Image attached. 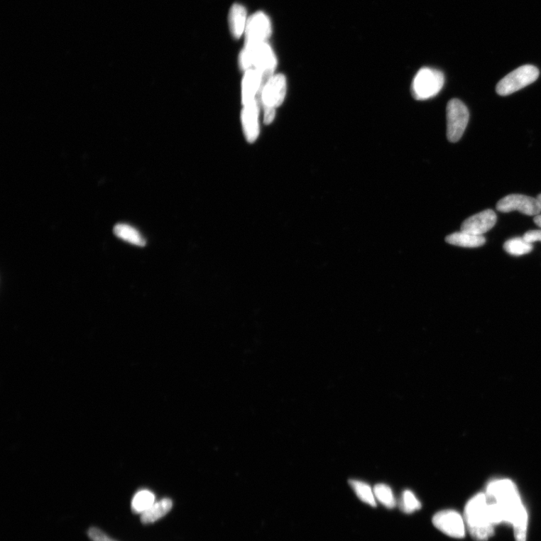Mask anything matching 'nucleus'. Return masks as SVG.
Wrapping results in <instances>:
<instances>
[{
    "mask_svg": "<svg viewBox=\"0 0 541 541\" xmlns=\"http://www.w3.org/2000/svg\"><path fill=\"white\" fill-rule=\"evenodd\" d=\"M485 494L493 525H512L515 540L526 541L529 514L517 485L510 479L493 480L488 483Z\"/></svg>",
    "mask_w": 541,
    "mask_h": 541,
    "instance_id": "nucleus-1",
    "label": "nucleus"
},
{
    "mask_svg": "<svg viewBox=\"0 0 541 541\" xmlns=\"http://www.w3.org/2000/svg\"><path fill=\"white\" fill-rule=\"evenodd\" d=\"M464 520L471 537L476 541H487L495 534L488 510L485 493L474 496L466 506Z\"/></svg>",
    "mask_w": 541,
    "mask_h": 541,
    "instance_id": "nucleus-2",
    "label": "nucleus"
},
{
    "mask_svg": "<svg viewBox=\"0 0 541 541\" xmlns=\"http://www.w3.org/2000/svg\"><path fill=\"white\" fill-rule=\"evenodd\" d=\"M241 67L244 70L258 71L263 77V85L273 77L276 67L273 50L266 43L246 45L240 56Z\"/></svg>",
    "mask_w": 541,
    "mask_h": 541,
    "instance_id": "nucleus-3",
    "label": "nucleus"
},
{
    "mask_svg": "<svg viewBox=\"0 0 541 541\" xmlns=\"http://www.w3.org/2000/svg\"><path fill=\"white\" fill-rule=\"evenodd\" d=\"M444 84V75L437 70L424 67L415 77L411 93L417 100H426L439 94Z\"/></svg>",
    "mask_w": 541,
    "mask_h": 541,
    "instance_id": "nucleus-4",
    "label": "nucleus"
},
{
    "mask_svg": "<svg viewBox=\"0 0 541 541\" xmlns=\"http://www.w3.org/2000/svg\"><path fill=\"white\" fill-rule=\"evenodd\" d=\"M539 75V70L536 67L522 66L507 75L498 83L496 92L502 97L510 95L537 81Z\"/></svg>",
    "mask_w": 541,
    "mask_h": 541,
    "instance_id": "nucleus-5",
    "label": "nucleus"
},
{
    "mask_svg": "<svg viewBox=\"0 0 541 541\" xmlns=\"http://www.w3.org/2000/svg\"><path fill=\"white\" fill-rule=\"evenodd\" d=\"M469 111L467 106L458 99L449 101L447 106V136L450 143H457L460 140L469 121Z\"/></svg>",
    "mask_w": 541,
    "mask_h": 541,
    "instance_id": "nucleus-6",
    "label": "nucleus"
},
{
    "mask_svg": "<svg viewBox=\"0 0 541 541\" xmlns=\"http://www.w3.org/2000/svg\"><path fill=\"white\" fill-rule=\"evenodd\" d=\"M432 523L437 530L454 538L466 537V525L461 515L454 510H445L437 513Z\"/></svg>",
    "mask_w": 541,
    "mask_h": 541,
    "instance_id": "nucleus-7",
    "label": "nucleus"
},
{
    "mask_svg": "<svg viewBox=\"0 0 541 541\" xmlns=\"http://www.w3.org/2000/svg\"><path fill=\"white\" fill-rule=\"evenodd\" d=\"M496 209L503 213L518 211L525 215L537 216L541 212V205L537 199L520 195H511L499 200L496 204Z\"/></svg>",
    "mask_w": 541,
    "mask_h": 541,
    "instance_id": "nucleus-8",
    "label": "nucleus"
},
{
    "mask_svg": "<svg viewBox=\"0 0 541 541\" xmlns=\"http://www.w3.org/2000/svg\"><path fill=\"white\" fill-rule=\"evenodd\" d=\"M272 33V24L263 12H257L248 18L246 32V45L266 43Z\"/></svg>",
    "mask_w": 541,
    "mask_h": 541,
    "instance_id": "nucleus-9",
    "label": "nucleus"
},
{
    "mask_svg": "<svg viewBox=\"0 0 541 541\" xmlns=\"http://www.w3.org/2000/svg\"><path fill=\"white\" fill-rule=\"evenodd\" d=\"M287 92L285 77L282 75L273 76L263 86L262 99L265 109H275L285 100Z\"/></svg>",
    "mask_w": 541,
    "mask_h": 541,
    "instance_id": "nucleus-10",
    "label": "nucleus"
},
{
    "mask_svg": "<svg viewBox=\"0 0 541 541\" xmlns=\"http://www.w3.org/2000/svg\"><path fill=\"white\" fill-rule=\"evenodd\" d=\"M496 222V214L488 209L466 219L461 226V231L474 236H482L493 229Z\"/></svg>",
    "mask_w": 541,
    "mask_h": 541,
    "instance_id": "nucleus-11",
    "label": "nucleus"
},
{
    "mask_svg": "<svg viewBox=\"0 0 541 541\" xmlns=\"http://www.w3.org/2000/svg\"><path fill=\"white\" fill-rule=\"evenodd\" d=\"M258 114V104L256 99L244 106L242 124L244 133L250 143H253L259 134Z\"/></svg>",
    "mask_w": 541,
    "mask_h": 541,
    "instance_id": "nucleus-12",
    "label": "nucleus"
},
{
    "mask_svg": "<svg viewBox=\"0 0 541 541\" xmlns=\"http://www.w3.org/2000/svg\"><path fill=\"white\" fill-rule=\"evenodd\" d=\"M263 86L262 75L256 70L246 71L242 85V101L244 106L255 100V97Z\"/></svg>",
    "mask_w": 541,
    "mask_h": 541,
    "instance_id": "nucleus-13",
    "label": "nucleus"
},
{
    "mask_svg": "<svg viewBox=\"0 0 541 541\" xmlns=\"http://www.w3.org/2000/svg\"><path fill=\"white\" fill-rule=\"evenodd\" d=\"M248 21L246 8L240 4H235L231 6L229 11V23L231 33L235 38L241 37L246 32Z\"/></svg>",
    "mask_w": 541,
    "mask_h": 541,
    "instance_id": "nucleus-14",
    "label": "nucleus"
},
{
    "mask_svg": "<svg viewBox=\"0 0 541 541\" xmlns=\"http://www.w3.org/2000/svg\"><path fill=\"white\" fill-rule=\"evenodd\" d=\"M446 241L463 248H479L485 244L486 239L483 236H474L461 231L447 236Z\"/></svg>",
    "mask_w": 541,
    "mask_h": 541,
    "instance_id": "nucleus-15",
    "label": "nucleus"
},
{
    "mask_svg": "<svg viewBox=\"0 0 541 541\" xmlns=\"http://www.w3.org/2000/svg\"><path fill=\"white\" fill-rule=\"evenodd\" d=\"M114 234L119 239L136 246L144 247L146 244V240L131 225L119 224L114 226Z\"/></svg>",
    "mask_w": 541,
    "mask_h": 541,
    "instance_id": "nucleus-16",
    "label": "nucleus"
},
{
    "mask_svg": "<svg viewBox=\"0 0 541 541\" xmlns=\"http://www.w3.org/2000/svg\"><path fill=\"white\" fill-rule=\"evenodd\" d=\"M173 507V502L170 499L165 498L153 504L148 510L141 515V520L144 524L152 523L168 513Z\"/></svg>",
    "mask_w": 541,
    "mask_h": 541,
    "instance_id": "nucleus-17",
    "label": "nucleus"
},
{
    "mask_svg": "<svg viewBox=\"0 0 541 541\" xmlns=\"http://www.w3.org/2000/svg\"><path fill=\"white\" fill-rule=\"evenodd\" d=\"M349 483L361 501L371 507H376L377 500L373 489L368 483L356 480H351Z\"/></svg>",
    "mask_w": 541,
    "mask_h": 541,
    "instance_id": "nucleus-18",
    "label": "nucleus"
},
{
    "mask_svg": "<svg viewBox=\"0 0 541 541\" xmlns=\"http://www.w3.org/2000/svg\"><path fill=\"white\" fill-rule=\"evenodd\" d=\"M373 493L377 501L388 509L395 507L396 501L392 488L386 484L380 483L373 487Z\"/></svg>",
    "mask_w": 541,
    "mask_h": 541,
    "instance_id": "nucleus-19",
    "label": "nucleus"
},
{
    "mask_svg": "<svg viewBox=\"0 0 541 541\" xmlns=\"http://www.w3.org/2000/svg\"><path fill=\"white\" fill-rule=\"evenodd\" d=\"M504 249L510 255L522 256L530 253L533 250V244L523 238H515L505 243Z\"/></svg>",
    "mask_w": 541,
    "mask_h": 541,
    "instance_id": "nucleus-20",
    "label": "nucleus"
},
{
    "mask_svg": "<svg viewBox=\"0 0 541 541\" xmlns=\"http://www.w3.org/2000/svg\"><path fill=\"white\" fill-rule=\"evenodd\" d=\"M154 496L149 491H141L138 493L133 500L132 507L136 513H144L148 510L154 502Z\"/></svg>",
    "mask_w": 541,
    "mask_h": 541,
    "instance_id": "nucleus-21",
    "label": "nucleus"
},
{
    "mask_svg": "<svg viewBox=\"0 0 541 541\" xmlns=\"http://www.w3.org/2000/svg\"><path fill=\"white\" fill-rule=\"evenodd\" d=\"M421 507L420 501L413 492L408 491V489L403 492L400 503L403 512L410 514L419 510Z\"/></svg>",
    "mask_w": 541,
    "mask_h": 541,
    "instance_id": "nucleus-22",
    "label": "nucleus"
},
{
    "mask_svg": "<svg viewBox=\"0 0 541 541\" xmlns=\"http://www.w3.org/2000/svg\"><path fill=\"white\" fill-rule=\"evenodd\" d=\"M88 535L93 541H114L107 536L104 532H102L96 528L90 529L88 532Z\"/></svg>",
    "mask_w": 541,
    "mask_h": 541,
    "instance_id": "nucleus-23",
    "label": "nucleus"
},
{
    "mask_svg": "<svg viewBox=\"0 0 541 541\" xmlns=\"http://www.w3.org/2000/svg\"><path fill=\"white\" fill-rule=\"evenodd\" d=\"M523 239L530 243L541 241V230H531L527 231L523 236Z\"/></svg>",
    "mask_w": 541,
    "mask_h": 541,
    "instance_id": "nucleus-24",
    "label": "nucleus"
},
{
    "mask_svg": "<svg viewBox=\"0 0 541 541\" xmlns=\"http://www.w3.org/2000/svg\"><path fill=\"white\" fill-rule=\"evenodd\" d=\"M264 121L266 124H269L274 121L275 116V109H265Z\"/></svg>",
    "mask_w": 541,
    "mask_h": 541,
    "instance_id": "nucleus-25",
    "label": "nucleus"
},
{
    "mask_svg": "<svg viewBox=\"0 0 541 541\" xmlns=\"http://www.w3.org/2000/svg\"><path fill=\"white\" fill-rule=\"evenodd\" d=\"M534 222L537 226L541 228V214H538L535 217Z\"/></svg>",
    "mask_w": 541,
    "mask_h": 541,
    "instance_id": "nucleus-26",
    "label": "nucleus"
},
{
    "mask_svg": "<svg viewBox=\"0 0 541 541\" xmlns=\"http://www.w3.org/2000/svg\"><path fill=\"white\" fill-rule=\"evenodd\" d=\"M537 200L539 201V202H540V205H541V195H538V197H537Z\"/></svg>",
    "mask_w": 541,
    "mask_h": 541,
    "instance_id": "nucleus-27",
    "label": "nucleus"
}]
</instances>
